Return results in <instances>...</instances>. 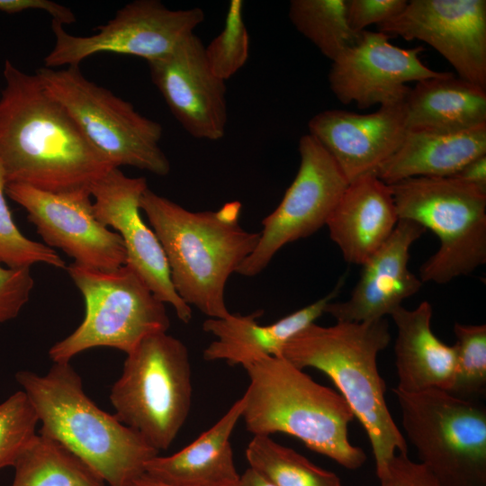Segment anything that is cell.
Segmentation results:
<instances>
[{
	"mask_svg": "<svg viewBox=\"0 0 486 486\" xmlns=\"http://www.w3.org/2000/svg\"><path fill=\"white\" fill-rule=\"evenodd\" d=\"M249 385L242 417L254 436L291 435L310 450L348 470L361 468L364 451L348 436L355 416L344 398L315 382L283 356H269L245 368Z\"/></svg>",
	"mask_w": 486,
	"mask_h": 486,
	"instance_id": "5b68a950",
	"label": "cell"
},
{
	"mask_svg": "<svg viewBox=\"0 0 486 486\" xmlns=\"http://www.w3.org/2000/svg\"><path fill=\"white\" fill-rule=\"evenodd\" d=\"M390 341L385 318L329 327L312 323L285 344L281 356L297 368H315L331 379L369 438L377 476L397 454L408 453L377 366V356Z\"/></svg>",
	"mask_w": 486,
	"mask_h": 486,
	"instance_id": "3957f363",
	"label": "cell"
},
{
	"mask_svg": "<svg viewBox=\"0 0 486 486\" xmlns=\"http://www.w3.org/2000/svg\"><path fill=\"white\" fill-rule=\"evenodd\" d=\"M406 0H346V16L350 29L360 34L373 23L377 25L398 15Z\"/></svg>",
	"mask_w": 486,
	"mask_h": 486,
	"instance_id": "836d02e7",
	"label": "cell"
},
{
	"mask_svg": "<svg viewBox=\"0 0 486 486\" xmlns=\"http://www.w3.org/2000/svg\"><path fill=\"white\" fill-rule=\"evenodd\" d=\"M33 9L48 13L52 17V21H57L63 25L76 22V16L70 9L50 0H0V12L6 14H17Z\"/></svg>",
	"mask_w": 486,
	"mask_h": 486,
	"instance_id": "d590c367",
	"label": "cell"
},
{
	"mask_svg": "<svg viewBox=\"0 0 486 486\" xmlns=\"http://www.w3.org/2000/svg\"><path fill=\"white\" fill-rule=\"evenodd\" d=\"M249 467L275 486H343L333 472L320 468L269 436H254L246 449Z\"/></svg>",
	"mask_w": 486,
	"mask_h": 486,
	"instance_id": "4316f807",
	"label": "cell"
},
{
	"mask_svg": "<svg viewBox=\"0 0 486 486\" xmlns=\"http://www.w3.org/2000/svg\"><path fill=\"white\" fill-rule=\"evenodd\" d=\"M199 7L173 10L158 0H136L119 9L108 22L90 36H75L63 24L51 22L55 44L44 58L45 68L79 66L100 53L160 58L194 33L204 21Z\"/></svg>",
	"mask_w": 486,
	"mask_h": 486,
	"instance_id": "8fae6325",
	"label": "cell"
},
{
	"mask_svg": "<svg viewBox=\"0 0 486 486\" xmlns=\"http://www.w3.org/2000/svg\"><path fill=\"white\" fill-rule=\"evenodd\" d=\"M381 486H442L431 472L408 453L397 454L377 476Z\"/></svg>",
	"mask_w": 486,
	"mask_h": 486,
	"instance_id": "e575fe53",
	"label": "cell"
},
{
	"mask_svg": "<svg viewBox=\"0 0 486 486\" xmlns=\"http://www.w3.org/2000/svg\"><path fill=\"white\" fill-rule=\"evenodd\" d=\"M5 193L26 211L45 245L61 249L73 263L100 270L126 264L123 241L95 218L88 187L51 193L10 183Z\"/></svg>",
	"mask_w": 486,
	"mask_h": 486,
	"instance_id": "4fadbf2b",
	"label": "cell"
},
{
	"mask_svg": "<svg viewBox=\"0 0 486 486\" xmlns=\"http://www.w3.org/2000/svg\"><path fill=\"white\" fill-rule=\"evenodd\" d=\"M33 286L31 268H12L0 264V324L19 315Z\"/></svg>",
	"mask_w": 486,
	"mask_h": 486,
	"instance_id": "d6a6232c",
	"label": "cell"
},
{
	"mask_svg": "<svg viewBox=\"0 0 486 486\" xmlns=\"http://www.w3.org/2000/svg\"><path fill=\"white\" fill-rule=\"evenodd\" d=\"M486 155V124L459 132L408 130L398 150L379 168L388 185L417 176H453Z\"/></svg>",
	"mask_w": 486,
	"mask_h": 486,
	"instance_id": "cb8c5ba5",
	"label": "cell"
},
{
	"mask_svg": "<svg viewBox=\"0 0 486 486\" xmlns=\"http://www.w3.org/2000/svg\"><path fill=\"white\" fill-rule=\"evenodd\" d=\"M300 166L278 206L263 220L254 251L236 273L260 274L285 245L307 238L327 220L348 182L325 148L309 133L299 140Z\"/></svg>",
	"mask_w": 486,
	"mask_h": 486,
	"instance_id": "7c38bea8",
	"label": "cell"
},
{
	"mask_svg": "<svg viewBox=\"0 0 486 486\" xmlns=\"http://www.w3.org/2000/svg\"><path fill=\"white\" fill-rule=\"evenodd\" d=\"M426 231L418 223L400 219L389 238L362 266L360 278L345 302L325 309L337 321L362 322L385 318L417 293L422 282L408 267L412 244Z\"/></svg>",
	"mask_w": 486,
	"mask_h": 486,
	"instance_id": "d6986e66",
	"label": "cell"
},
{
	"mask_svg": "<svg viewBox=\"0 0 486 486\" xmlns=\"http://www.w3.org/2000/svg\"><path fill=\"white\" fill-rule=\"evenodd\" d=\"M392 392L407 438L442 486H486V409L430 389Z\"/></svg>",
	"mask_w": 486,
	"mask_h": 486,
	"instance_id": "9c48e42d",
	"label": "cell"
},
{
	"mask_svg": "<svg viewBox=\"0 0 486 486\" xmlns=\"http://www.w3.org/2000/svg\"><path fill=\"white\" fill-rule=\"evenodd\" d=\"M13 467L11 486H106L79 456L41 433L27 444Z\"/></svg>",
	"mask_w": 486,
	"mask_h": 486,
	"instance_id": "484cf974",
	"label": "cell"
},
{
	"mask_svg": "<svg viewBox=\"0 0 486 486\" xmlns=\"http://www.w3.org/2000/svg\"><path fill=\"white\" fill-rule=\"evenodd\" d=\"M140 208L159 240L179 297L209 318L228 317L226 284L254 251L260 235L241 227V203L192 212L148 187Z\"/></svg>",
	"mask_w": 486,
	"mask_h": 486,
	"instance_id": "7a4b0ae2",
	"label": "cell"
},
{
	"mask_svg": "<svg viewBox=\"0 0 486 486\" xmlns=\"http://www.w3.org/2000/svg\"><path fill=\"white\" fill-rule=\"evenodd\" d=\"M408 130L459 132L486 124V89L453 73L416 82L405 99Z\"/></svg>",
	"mask_w": 486,
	"mask_h": 486,
	"instance_id": "d4e9b609",
	"label": "cell"
},
{
	"mask_svg": "<svg viewBox=\"0 0 486 486\" xmlns=\"http://www.w3.org/2000/svg\"><path fill=\"white\" fill-rule=\"evenodd\" d=\"M243 6L241 0L230 2L223 29L204 46L210 69L225 82L245 66L249 56L250 40L243 17Z\"/></svg>",
	"mask_w": 486,
	"mask_h": 486,
	"instance_id": "f546056e",
	"label": "cell"
},
{
	"mask_svg": "<svg viewBox=\"0 0 486 486\" xmlns=\"http://www.w3.org/2000/svg\"><path fill=\"white\" fill-rule=\"evenodd\" d=\"M67 271L84 298L86 312L80 325L50 348L53 362H70L98 346L127 355L145 338L167 332L165 303L129 265L100 270L72 263Z\"/></svg>",
	"mask_w": 486,
	"mask_h": 486,
	"instance_id": "ba28073f",
	"label": "cell"
},
{
	"mask_svg": "<svg viewBox=\"0 0 486 486\" xmlns=\"http://www.w3.org/2000/svg\"><path fill=\"white\" fill-rule=\"evenodd\" d=\"M5 174L0 162V264L12 268H31L42 263L66 268V263L51 248L25 237L16 226L5 195Z\"/></svg>",
	"mask_w": 486,
	"mask_h": 486,
	"instance_id": "4dcf8cb0",
	"label": "cell"
},
{
	"mask_svg": "<svg viewBox=\"0 0 486 486\" xmlns=\"http://www.w3.org/2000/svg\"><path fill=\"white\" fill-rule=\"evenodd\" d=\"M390 187L399 219L438 238L419 268L422 283L446 284L486 263V188L455 176L410 177Z\"/></svg>",
	"mask_w": 486,
	"mask_h": 486,
	"instance_id": "8992f818",
	"label": "cell"
},
{
	"mask_svg": "<svg viewBox=\"0 0 486 486\" xmlns=\"http://www.w3.org/2000/svg\"><path fill=\"white\" fill-rule=\"evenodd\" d=\"M288 15L295 29L331 61L360 36L349 27L346 0H292Z\"/></svg>",
	"mask_w": 486,
	"mask_h": 486,
	"instance_id": "83f0119b",
	"label": "cell"
},
{
	"mask_svg": "<svg viewBox=\"0 0 486 486\" xmlns=\"http://www.w3.org/2000/svg\"><path fill=\"white\" fill-rule=\"evenodd\" d=\"M3 73L0 162L7 184L58 193L88 187L115 167L35 74L20 70L9 60Z\"/></svg>",
	"mask_w": 486,
	"mask_h": 486,
	"instance_id": "6da1fadb",
	"label": "cell"
},
{
	"mask_svg": "<svg viewBox=\"0 0 486 486\" xmlns=\"http://www.w3.org/2000/svg\"><path fill=\"white\" fill-rule=\"evenodd\" d=\"M341 279L326 296L279 320L263 326L262 310L243 315L230 313L224 319L208 318L202 329L216 339L203 350L206 361H225L243 368L269 356H281L285 344L325 313L328 303L339 293Z\"/></svg>",
	"mask_w": 486,
	"mask_h": 486,
	"instance_id": "ffe728a7",
	"label": "cell"
},
{
	"mask_svg": "<svg viewBox=\"0 0 486 486\" xmlns=\"http://www.w3.org/2000/svg\"><path fill=\"white\" fill-rule=\"evenodd\" d=\"M38 423L36 410L22 390L0 403V470L14 466L37 434Z\"/></svg>",
	"mask_w": 486,
	"mask_h": 486,
	"instance_id": "1f68e13d",
	"label": "cell"
},
{
	"mask_svg": "<svg viewBox=\"0 0 486 486\" xmlns=\"http://www.w3.org/2000/svg\"><path fill=\"white\" fill-rule=\"evenodd\" d=\"M308 129L349 183L376 175L398 150L407 131L405 101L382 105L367 114L325 110L309 121Z\"/></svg>",
	"mask_w": 486,
	"mask_h": 486,
	"instance_id": "ac0fdd59",
	"label": "cell"
},
{
	"mask_svg": "<svg viewBox=\"0 0 486 486\" xmlns=\"http://www.w3.org/2000/svg\"><path fill=\"white\" fill-rule=\"evenodd\" d=\"M389 38L381 32L363 31L356 43L331 61L328 84L339 102H354L362 110L401 103L410 90L407 83L444 74L421 61L423 47L400 48Z\"/></svg>",
	"mask_w": 486,
	"mask_h": 486,
	"instance_id": "5bb4252c",
	"label": "cell"
},
{
	"mask_svg": "<svg viewBox=\"0 0 486 486\" xmlns=\"http://www.w3.org/2000/svg\"><path fill=\"white\" fill-rule=\"evenodd\" d=\"M242 396L208 430L193 443L169 456L145 464V473L170 486H226L239 481L230 436L242 417Z\"/></svg>",
	"mask_w": 486,
	"mask_h": 486,
	"instance_id": "603a6c76",
	"label": "cell"
},
{
	"mask_svg": "<svg viewBox=\"0 0 486 486\" xmlns=\"http://www.w3.org/2000/svg\"><path fill=\"white\" fill-rule=\"evenodd\" d=\"M192 394L186 346L160 332L127 354L109 398L116 418L159 452L172 445L184 426Z\"/></svg>",
	"mask_w": 486,
	"mask_h": 486,
	"instance_id": "52a82bcc",
	"label": "cell"
},
{
	"mask_svg": "<svg viewBox=\"0 0 486 486\" xmlns=\"http://www.w3.org/2000/svg\"><path fill=\"white\" fill-rule=\"evenodd\" d=\"M453 176L466 183L486 188V155L474 158Z\"/></svg>",
	"mask_w": 486,
	"mask_h": 486,
	"instance_id": "8d00e7d4",
	"label": "cell"
},
{
	"mask_svg": "<svg viewBox=\"0 0 486 486\" xmlns=\"http://www.w3.org/2000/svg\"><path fill=\"white\" fill-rule=\"evenodd\" d=\"M147 63L154 86L189 135L211 141L224 137L226 84L210 69L199 37L194 33L167 55Z\"/></svg>",
	"mask_w": 486,
	"mask_h": 486,
	"instance_id": "e0dca14e",
	"label": "cell"
},
{
	"mask_svg": "<svg viewBox=\"0 0 486 486\" xmlns=\"http://www.w3.org/2000/svg\"><path fill=\"white\" fill-rule=\"evenodd\" d=\"M378 32L418 40L439 52L458 76L486 89V1L411 0Z\"/></svg>",
	"mask_w": 486,
	"mask_h": 486,
	"instance_id": "9a60e30c",
	"label": "cell"
},
{
	"mask_svg": "<svg viewBox=\"0 0 486 486\" xmlns=\"http://www.w3.org/2000/svg\"><path fill=\"white\" fill-rule=\"evenodd\" d=\"M390 316L397 328L396 388L406 392L430 389L450 392L456 373V349L434 334L431 304L423 301L413 310L401 305Z\"/></svg>",
	"mask_w": 486,
	"mask_h": 486,
	"instance_id": "7402d4cb",
	"label": "cell"
},
{
	"mask_svg": "<svg viewBox=\"0 0 486 486\" xmlns=\"http://www.w3.org/2000/svg\"><path fill=\"white\" fill-rule=\"evenodd\" d=\"M35 75L88 141L115 167L130 166L160 176L170 172V162L159 144L163 133L160 123L88 80L78 66L40 68Z\"/></svg>",
	"mask_w": 486,
	"mask_h": 486,
	"instance_id": "30bf717a",
	"label": "cell"
},
{
	"mask_svg": "<svg viewBox=\"0 0 486 486\" xmlns=\"http://www.w3.org/2000/svg\"><path fill=\"white\" fill-rule=\"evenodd\" d=\"M399 220L390 185L368 174L347 184L326 226L345 261L363 266Z\"/></svg>",
	"mask_w": 486,
	"mask_h": 486,
	"instance_id": "44dd1931",
	"label": "cell"
},
{
	"mask_svg": "<svg viewBox=\"0 0 486 486\" xmlns=\"http://www.w3.org/2000/svg\"><path fill=\"white\" fill-rule=\"evenodd\" d=\"M130 486H170V485H167V484L162 483V482H158L157 480H154L153 478L149 477L148 474H146L144 472L140 477H138L131 483ZM226 486H241V485H240L239 481H238V482H237L235 483L226 485Z\"/></svg>",
	"mask_w": 486,
	"mask_h": 486,
	"instance_id": "f35d334b",
	"label": "cell"
},
{
	"mask_svg": "<svg viewBox=\"0 0 486 486\" xmlns=\"http://www.w3.org/2000/svg\"><path fill=\"white\" fill-rule=\"evenodd\" d=\"M49 436L79 456L108 486H130L158 454L140 435L100 409L86 393L70 362H53L47 374H15Z\"/></svg>",
	"mask_w": 486,
	"mask_h": 486,
	"instance_id": "277c9868",
	"label": "cell"
},
{
	"mask_svg": "<svg viewBox=\"0 0 486 486\" xmlns=\"http://www.w3.org/2000/svg\"><path fill=\"white\" fill-rule=\"evenodd\" d=\"M148 187L146 178L130 177L113 167L88 186L94 198V214L121 236L126 264L162 302L172 306L181 321L188 323L192 309L176 293L159 240L140 215V200Z\"/></svg>",
	"mask_w": 486,
	"mask_h": 486,
	"instance_id": "2e32d148",
	"label": "cell"
},
{
	"mask_svg": "<svg viewBox=\"0 0 486 486\" xmlns=\"http://www.w3.org/2000/svg\"><path fill=\"white\" fill-rule=\"evenodd\" d=\"M241 486H275L258 472L248 467L239 477Z\"/></svg>",
	"mask_w": 486,
	"mask_h": 486,
	"instance_id": "74e56055",
	"label": "cell"
},
{
	"mask_svg": "<svg viewBox=\"0 0 486 486\" xmlns=\"http://www.w3.org/2000/svg\"><path fill=\"white\" fill-rule=\"evenodd\" d=\"M456 373L450 393L476 400L486 390V325L455 322Z\"/></svg>",
	"mask_w": 486,
	"mask_h": 486,
	"instance_id": "f1b7e54d",
	"label": "cell"
}]
</instances>
